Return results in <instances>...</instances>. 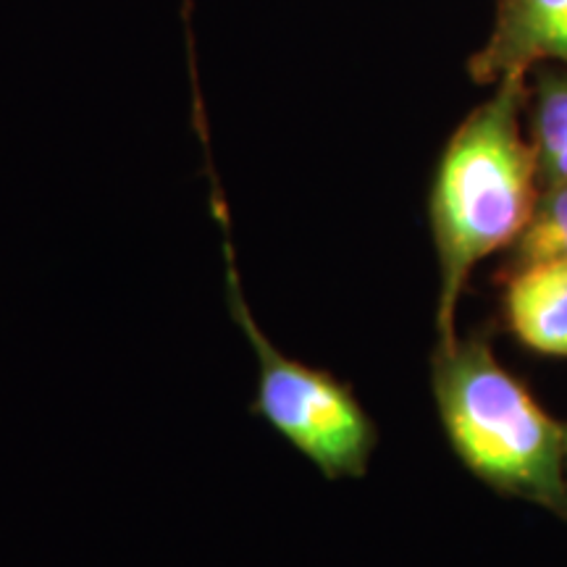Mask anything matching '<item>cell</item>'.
<instances>
[{
  "label": "cell",
  "mask_w": 567,
  "mask_h": 567,
  "mask_svg": "<svg viewBox=\"0 0 567 567\" xmlns=\"http://www.w3.org/2000/svg\"><path fill=\"white\" fill-rule=\"evenodd\" d=\"M542 260H567V184L542 187L534 216L509 247L507 274Z\"/></svg>",
  "instance_id": "8992f818"
},
{
  "label": "cell",
  "mask_w": 567,
  "mask_h": 567,
  "mask_svg": "<svg viewBox=\"0 0 567 567\" xmlns=\"http://www.w3.org/2000/svg\"><path fill=\"white\" fill-rule=\"evenodd\" d=\"M526 74L513 71L494 82L488 101L457 126L439 163L431 193L439 260L436 347L457 339V305L473 268L517 243L542 193L534 142L523 137L520 126L528 105Z\"/></svg>",
  "instance_id": "6da1fadb"
},
{
  "label": "cell",
  "mask_w": 567,
  "mask_h": 567,
  "mask_svg": "<svg viewBox=\"0 0 567 567\" xmlns=\"http://www.w3.org/2000/svg\"><path fill=\"white\" fill-rule=\"evenodd\" d=\"M434 400L467 471L496 492L567 517L565 425L496 360L481 337L436 347Z\"/></svg>",
  "instance_id": "7a4b0ae2"
},
{
  "label": "cell",
  "mask_w": 567,
  "mask_h": 567,
  "mask_svg": "<svg viewBox=\"0 0 567 567\" xmlns=\"http://www.w3.org/2000/svg\"><path fill=\"white\" fill-rule=\"evenodd\" d=\"M565 471H567V425H565Z\"/></svg>",
  "instance_id": "ba28073f"
},
{
  "label": "cell",
  "mask_w": 567,
  "mask_h": 567,
  "mask_svg": "<svg viewBox=\"0 0 567 567\" xmlns=\"http://www.w3.org/2000/svg\"><path fill=\"white\" fill-rule=\"evenodd\" d=\"M528 103L536 163L567 151V71L538 69Z\"/></svg>",
  "instance_id": "52a82bcc"
},
{
  "label": "cell",
  "mask_w": 567,
  "mask_h": 567,
  "mask_svg": "<svg viewBox=\"0 0 567 567\" xmlns=\"http://www.w3.org/2000/svg\"><path fill=\"white\" fill-rule=\"evenodd\" d=\"M226 305L258 358L252 413L287 439L326 478L363 476L375 450V425L342 381L287 358L252 318L231 250L226 247Z\"/></svg>",
  "instance_id": "3957f363"
},
{
  "label": "cell",
  "mask_w": 567,
  "mask_h": 567,
  "mask_svg": "<svg viewBox=\"0 0 567 567\" xmlns=\"http://www.w3.org/2000/svg\"><path fill=\"white\" fill-rule=\"evenodd\" d=\"M505 316L513 334L530 350L567 358V260L509 271Z\"/></svg>",
  "instance_id": "5b68a950"
},
{
  "label": "cell",
  "mask_w": 567,
  "mask_h": 567,
  "mask_svg": "<svg viewBox=\"0 0 567 567\" xmlns=\"http://www.w3.org/2000/svg\"><path fill=\"white\" fill-rule=\"evenodd\" d=\"M542 63H567V0H499L492 32L471 59L473 80L494 84Z\"/></svg>",
  "instance_id": "277c9868"
}]
</instances>
